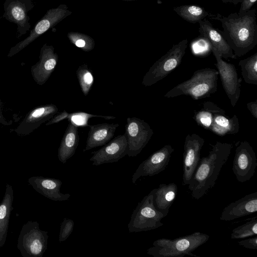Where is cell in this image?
<instances>
[{"label": "cell", "instance_id": "30bf717a", "mask_svg": "<svg viewBox=\"0 0 257 257\" xmlns=\"http://www.w3.org/2000/svg\"><path fill=\"white\" fill-rule=\"evenodd\" d=\"M257 167V159L253 148L247 141L238 143L235 150L232 171L237 181L243 183L254 175Z\"/></svg>", "mask_w": 257, "mask_h": 257}, {"label": "cell", "instance_id": "4fadbf2b", "mask_svg": "<svg viewBox=\"0 0 257 257\" xmlns=\"http://www.w3.org/2000/svg\"><path fill=\"white\" fill-rule=\"evenodd\" d=\"M205 143L204 139L196 134L185 138L183 154V185H188L200 159V153Z\"/></svg>", "mask_w": 257, "mask_h": 257}, {"label": "cell", "instance_id": "9a60e30c", "mask_svg": "<svg viewBox=\"0 0 257 257\" xmlns=\"http://www.w3.org/2000/svg\"><path fill=\"white\" fill-rule=\"evenodd\" d=\"M127 142L125 134L117 136L99 150L93 152L90 159L92 165L99 166L118 161L127 155Z\"/></svg>", "mask_w": 257, "mask_h": 257}, {"label": "cell", "instance_id": "d6986e66", "mask_svg": "<svg viewBox=\"0 0 257 257\" xmlns=\"http://www.w3.org/2000/svg\"><path fill=\"white\" fill-rule=\"evenodd\" d=\"M199 33L210 43L211 47L214 48L225 59H237L232 49L228 44L220 31L215 28L207 20H202L199 23Z\"/></svg>", "mask_w": 257, "mask_h": 257}, {"label": "cell", "instance_id": "d6a6232c", "mask_svg": "<svg viewBox=\"0 0 257 257\" xmlns=\"http://www.w3.org/2000/svg\"><path fill=\"white\" fill-rule=\"evenodd\" d=\"M93 117H99L104 118L105 119H114L115 117L113 116H105L101 115L92 114H88L85 112H75L72 113H69V115L67 118L70 120L73 121V120L77 121H85L87 122L88 119Z\"/></svg>", "mask_w": 257, "mask_h": 257}, {"label": "cell", "instance_id": "f546056e", "mask_svg": "<svg viewBox=\"0 0 257 257\" xmlns=\"http://www.w3.org/2000/svg\"><path fill=\"white\" fill-rule=\"evenodd\" d=\"M58 112V108L54 104H50L38 107L32 110L28 116L27 121H45L54 116Z\"/></svg>", "mask_w": 257, "mask_h": 257}, {"label": "cell", "instance_id": "1f68e13d", "mask_svg": "<svg viewBox=\"0 0 257 257\" xmlns=\"http://www.w3.org/2000/svg\"><path fill=\"white\" fill-rule=\"evenodd\" d=\"M74 226V222L73 220L64 218L61 223L59 241L60 242L64 241L71 234Z\"/></svg>", "mask_w": 257, "mask_h": 257}, {"label": "cell", "instance_id": "d4e9b609", "mask_svg": "<svg viewBox=\"0 0 257 257\" xmlns=\"http://www.w3.org/2000/svg\"><path fill=\"white\" fill-rule=\"evenodd\" d=\"M218 113L225 114V111L214 103L205 101L202 107L195 113L193 119L199 126L208 130L214 115Z\"/></svg>", "mask_w": 257, "mask_h": 257}, {"label": "cell", "instance_id": "ffe728a7", "mask_svg": "<svg viewBox=\"0 0 257 257\" xmlns=\"http://www.w3.org/2000/svg\"><path fill=\"white\" fill-rule=\"evenodd\" d=\"M87 125L90 129L83 152L97 147L103 146L107 143L113 137L119 124L103 123Z\"/></svg>", "mask_w": 257, "mask_h": 257}, {"label": "cell", "instance_id": "8d00e7d4", "mask_svg": "<svg viewBox=\"0 0 257 257\" xmlns=\"http://www.w3.org/2000/svg\"><path fill=\"white\" fill-rule=\"evenodd\" d=\"M246 107L252 116L255 118H257V100L248 102L246 104Z\"/></svg>", "mask_w": 257, "mask_h": 257}, {"label": "cell", "instance_id": "484cf974", "mask_svg": "<svg viewBox=\"0 0 257 257\" xmlns=\"http://www.w3.org/2000/svg\"><path fill=\"white\" fill-rule=\"evenodd\" d=\"M173 11L185 21L193 24L198 23L209 15V13L204 8L193 5L175 7Z\"/></svg>", "mask_w": 257, "mask_h": 257}, {"label": "cell", "instance_id": "d590c367", "mask_svg": "<svg viewBox=\"0 0 257 257\" xmlns=\"http://www.w3.org/2000/svg\"><path fill=\"white\" fill-rule=\"evenodd\" d=\"M256 1V0H242L238 13H244L250 10L255 4Z\"/></svg>", "mask_w": 257, "mask_h": 257}, {"label": "cell", "instance_id": "7c38bea8", "mask_svg": "<svg viewBox=\"0 0 257 257\" xmlns=\"http://www.w3.org/2000/svg\"><path fill=\"white\" fill-rule=\"evenodd\" d=\"M34 7L33 0H5L3 17L17 26V38H20L30 30L31 25L28 14Z\"/></svg>", "mask_w": 257, "mask_h": 257}, {"label": "cell", "instance_id": "8fae6325", "mask_svg": "<svg viewBox=\"0 0 257 257\" xmlns=\"http://www.w3.org/2000/svg\"><path fill=\"white\" fill-rule=\"evenodd\" d=\"M211 49L216 60L215 65L220 75L223 88L231 106L234 107L240 97L242 79L238 78L234 65L223 60L217 50L213 47Z\"/></svg>", "mask_w": 257, "mask_h": 257}, {"label": "cell", "instance_id": "f1b7e54d", "mask_svg": "<svg viewBox=\"0 0 257 257\" xmlns=\"http://www.w3.org/2000/svg\"><path fill=\"white\" fill-rule=\"evenodd\" d=\"M76 76L83 94L87 95L93 84L94 77L87 64H83L78 68Z\"/></svg>", "mask_w": 257, "mask_h": 257}, {"label": "cell", "instance_id": "5b68a950", "mask_svg": "<svg viewBox=\"0 0 257 257\" xmlns=\"http://www.w3.org/2000/svg\"><path fill=\"white\" fill-rule=\"evenodd\" d=\"M188 45L185 39L173 46L150 68L144 75L142 84L151 86L165 78L181 63Z\"/></svg>", "mask_w": 257, "mask_h": 257}, {"label": "cell", "instance_id": "277c9868", "mask_svg": "<svg viewBox=\"0 0 257 257\" xmlns=\"http://www.w3.org/2000/svg\"><path fill=\"white\" fill-rule=\"evenodd\" d=\"M210 236L199 231L171 239L162 238L156 240L148 249V254L154 257H183L195 256L192 252L206 243Z\"/></svg>", "mask_w": 257, "mask_h": 257}, {"label": "cell", "instance_id": "9c48e42d", "mask_svg": "<svg viewBox=\"0 0 257 257\" xmlns=\"http://www.w3.org/2000/svg\"><path fill=\"white\" fill-rule=\"evenodd\" d=\"M124 134L127 142V155L136 157L149 143L154 132L145 120L133 117L126 119Z\"/></svg>", "mask_w": 257, "mask_h": 257}, {"label": "cell", "instance_id": "5bb4252c", "mask_svg": "<svg viewBox=\"0 0 257 257\" xmlns=\"http://www.w3.org/2000/svg\"><path fill=\"white\" fill-rule=\"evenodd\" d=\"M174 151V149L171 145H167L151 154L139 165L133 175V183L135 184L141 177H152L164 171Z\"/></svg>", "mask_w": 257, "mask_h": 257}, {"label": "cell", "instance_id": "6da1fadb", "mask_svg": "<svg viewBox=\"0 0 257 257\" xmlns=\"http://www.w3.org/2000/svg\"><path fill=\"white\" fill-rule=\"evenodd\" d=\"M214 19L220 22L223 28L220 32L237 58L244 56L256 45L255 9L231 13L226 17L218 14Z\"/></svg>", "mask_w": 257, "mask_h": 257}, {"label": "cell", "instance_id": "4316f807", "mask_svg": "<svg viewBox=\"0 0 257 257\" xmlns=\"http://www.w3.org/2000/svg\"><path fill=\"white\" fill-rule=\"evenodd\" d=\"M238 65L240 67L241 75L245 82L257 85V52L241 60Z\"/></svg>", "mask_w": 257, "mask_h": 257}, {"label": "cell", "instance_id": "ba28073f", "mask_svg": "<svg viewBox=\"0 0 257 257\" xmlns=\"http://www.w3.org/2000/svg\"><path fill=\"white\" fill-rule=\"evenodd\" d=\"M71 14L72 12L65 4H60L57 8L50 9L30 31V35L11 48L8 56L12 57L17 54Z\"/></svg>", "mask_w": 257, "mask_h": 257}, {"label": "cell", "instance_id": "8992f818", "mask_svg": "<svg viewBox=\"0 0 257 257\" xmlns=\"http://www.w3.org/2000/svg\"><path fill=\"white\" fill-rule=\"evenodd\" d=\"M154 191L145 196L133 212L128 224L130 233L153 230L163 225L161 220L165 216L154 204Z\"/></svg>", "mask_w": 257, "mask_h": 257}, {"label": "cell", "instance_id": "2e32d148", "mask_svg": "<svg viewBox=\"0 0 257 257\" xmlns=\"http://www.w3.org/2000/svg\"><path fill=\"white\" fill-rule=\"evenodd\" d=\"M58 61V56L54 47L44 44L40 50L38 62L31 68L34 81L40 85L46 83L55 70Z\"/></svg>", "mask_w": 257, "mask_h": 257}, {"label": "cell", "instance_id": "836d02e7", "mask_svg": "<svg viewBox=\"0 0 257 257\" xmlns=\"http://www.w3.org/2000/svg\"><path fill=\"white\" fill-rule=\"evenodd\" d=\"M239 245L248 249H257V237H253L238 241Z\"/></svg>", "mask_w": 257, "mask_h": 257}, {"label": "cell", "instance_id": "603a6c76", "mask_svg": "<svg viewBox=\"0 0 257 257\" xmlns=\"http://www.w3.org/2000/svg\"><path fill=\"white\" fill-rule=\"evenodd\" d=\"M14 190L7 184L2 202L0 203V248L5 244L8 232L10 215L13 209Z\"/></svg>", "mask_w": 257, "mask_h": 257}, {"label": "cell", "instance_id": "ac0fdd59", "mask_svg": "<svg viewBox=\"0 0 257 257\" xmlns=\"http://www.w3.org/2000/svg\"><path fill=\"white\" fill-rule=\"evenodd\" d=\"M28 182L37 192L53 201H65L70 197V194L60 192L62 182L59 179L37 176L29 178Z\"/></svg>", "mask_w": 257, "mask_h": 257}, {"label": "cell", "instance_id": "e0dca14e", "mask_svg": "<svg viewBox=\"0 0 257 257\" xmlns=\"http://www.w3.org/2000/svg\"><path fill=\"white\" fill-rule=\"evenodd\" d=\"M257 211V191L247 194L233 202L223 209L220 219L231 221Z\"/></svg>", "mask_w": 257, "mask_h": 257}, {"label": "cell", "instance_id": "52a82bcc", "mask_svg": "<svg viewBox=\"0 0 257 257\" xmlns=\"http://www.w3.org/2000/svg\"><path fill=\"white\" fill-rule=\"evenodd\" d=\"M47 231L40 229L37 221L24 224L18 238L17 247L23 257H42L47 248Z\"/></svg>", "mask_w": 257, "mask_h": 257}, {"label": "cell", "instance_id": "cb8c5ba5", "mask_svg": "<svg viewBox=\"0 0 257 257\" xmlns=\"http://www.w3.org/2000/svg\"><path fill=\"white\" fill-rule=\"evenodd\" d=\"M238 119L236 114L229 117L223 114L214 115L209 131L219 136L234 135L238 132Z\"/></svg>", "mask_w": 257, "mask_h": 257}, {"label": "cell", "instance_id": "44dd1931", "mask_svg": "<svg viewBox=\"0 0 257 257\" xmlns=\"http://www.w3.org/2000/svg\"><path fill=\"white\" fill-rule=\"evenodd\" d=\"M79 141L78 126L73 121L70 120L58 151V158L62 163H66L74 155Z\"/></svg>", "mask_w": 257, "mask_h": 257}, {"label": "cell", "instance_id": "e575fe53", "mask_svg": "<svg viewBox=\"0 0 257 257\" xmlns=\"http://www.w3.org/2000/svg\"><path fill=\"white\" fill-rule=\"evenodd\" d=\"M69 115V113L66 111L63 110L62 112H59V113H56L54 115V116L52 117V119H50L47 123L46 125H50L52 124L58 123L65 119L68 118Z\"/></svg>", "mask_w": 257, "mask_h": 257}, {"label": "cell", "instance_id": "7a4b0ae2", "mask_svg": "<svg viewBox=\"0 0 257 257\" xmlns=\"http://www.w3.org/2000/svg\"><path fill=\"white\" fill-rule=\"evenodd\" d=\"M232 147L231 144L217 142L212 146L208 155L200 159L188 184L192 198L199 199L214 186Z\"/></svg>", "mask_w": 257, "mask_h": 257}, {"label": "cell", "instance_id": "83f0119b", "mask_svg": "<svg viewBox=\"0 0 257 257\" xmlns=\"http://www.w3.org/2000/svg\"><path fill=\"white\" fill-rule=\"evenodd\" d=\"M67 36L70 42L85 52L92 50L95 45L94 40L88 35L77 32H70Z\"/></svg>", "mask_w": 257, "mask_h": 257}, {"label": "cell", "instance_id": "ab89813d", "mask_svg": "<svg viewBox=\"0 0 257 257\" xmlns=\"http://www.w3.org/2000/svg\"><path fill=\"white\" fill-rule=\"evenodd\" d=\"M0 118H1V115H0Z\"/></svg>", "mask_w": 257, "mask_h": 257}, {"label": "cell", "instance_id": "74e56055", "mask_svg": "<svg viewBox=\"0 0 257 257\" xmlns=\"http://www.w3.org/2000/svg\"><path fill=\"white\" fill-rule=\"evenodd\" d=\"M224 3H231L234 5H236L238 4L241 2L242 0H221Z\"/></svg>", "mask_w": 257, "mask_h": 257}, {"label": "cell", "instance_id": "7402d4cb", "mask_svg": "<svg viewBox=\"0 0 257 257\" xmlns=\"http://www.w3.org/2000/svg\"><path fill=\"white\" fill-rule=\"evenodd\" d=\"M154 189V204L166 217L177 195V186L174 183L161 184Z\"/></svg>", "mask_w": 257, "mask_h": 257}, {"label": "cell", "instance_id": "4dcf8cb0", "mask_svg": "<svg viewBox=\"0 0 257 257\" xmlns=\"http://www.w3.org/2000/svg\"><path fill=\"white\" fill-rule=\"evenodd\" d=\"M257 234V217L234 228L231 233V239H240L255 236Z\"/></svg>", "mask_w": 257, "mask_h": 257}, {"label": "cell", "instance_id": "f35d334b", "mask_svg": "<svg viewBox=\"0 0 257 257\" xmlns=\"http://www.w3.org/2000/svg\"><path fill=\"white\" fill-rule=\"evenodd\" d=\"M121 1H125V2H131V1H137V0H121Z\"/></svg>", "mask_w": 257, "mask_h": 257}, {"label": "cell", "instance_id": "3957f363", "mask_svg": "<svg viewBox=\"0 0 257 257\" xmlns=\"http://www.w3.org/2000/svg\"><path fill=\"white\" fill-rule=\"evenodd\" d=\"M218 75V72L215 69L196 70L191 78L169 90L164 97L170 98L184 95L194 100L209 97L217 91Z\"/></svg>", "mask_w": 257, "mask_h": 257}]
</instances>
